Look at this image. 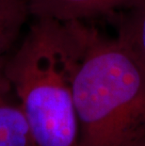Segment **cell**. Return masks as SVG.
Here are the masks:
<instances>
[{
  "mask_svg": "<svg viewBox=\"0 0 145 146\" xmlns=\"http://www.w3.org/2000/svg\"><path fill=\"white\" fill-rule=\"evenodd\" d=\"M138 146H145V141H143L140 144H138Z\"/></svg>",
  "mask_w": 145,
  "mask_h": 146,
  "instance_id": "cell-7",
  "label": "cell"
},
{
  "mask_svg": "<svg viewBox=\"0 0 145 146\" xmlns=\"http://www.w3.org/2000/svg\"><path fill=\"white\" fill-rule=\"evenodd\" d=\"M0 62V146H34L26 118Z\"/></svg>",
  "mask_w": 145,
  "mask_h": 146,
  "instance_id": "cell-4",
  "label": "cell"
},
{
  "mask_svg": "<svg viewBox=\"0 0 145 146\" xmlns=\"http://www.w3.org/2000/svg\"><path fill=\"white\" fill-rule=\"evenodd\" d=\"M91 27L83 22L34 18L4 73L34 146H78L73 79Z\"/></svg>",
  "mask_w": 145,
  "mask_h": 146,
  "instance_id": "cell-1",
  "label": "cell"
},
{
  "mask_svg": "<svg viewBox=\"0 0 145 146\" xmlns=\"http://www.w3.org/2000/svg\"><path fill=\"white\" fill-rule=\"evenodd\" d=\"M133 0H28L33 18L83 22L122 11Z\"/></svg>",
  "mask_w": 145,
  "mask_h": 146,
  "instance_id": "cell-3",
  "label": "cell"
},
{
  "mask_svg": "<svg viewBox=\"0 0 145 146\" xmlns=\"http://www.w3.org/2000/svg\"><path fill=\"white\" fill-rule=\"evenodd\" d=\"M78 146L145 141V68L118 39L91 29L73 79Z\"/></svg>",
  "mask_w": 145,
  "mask_h": 146,
  "instance_id": "cell-2",
  "label": "cell"
},
{
  "mask_svg": "<svg viewBox=\"0 0 145 146\" xmlns=\"http://www.w3.org/2000/svg\"><path fill=\"white\" fill-rule=\"evenodd\" d=\"M116 38L145 68V0H133L122 9Z\"/></svg>",
  "mask_w": 145,
  "mask_h": 146,
  "instance_id": "cell-5",
  "label": "cell"
},
{
  "mask_svg": "<svg viewBox=\"0 0 145 146\" xmlns=\"http://www.w3.org/2000/svg\"><path fill=\"white\" fill-rule=\"evenodd\" d=\"M30 16L28 0H0V62L14 49Z\"/></svg>",
  "mask_w": 145,
  "mask_h": 146,
  "instance_id": "cell-6",
  "label": "cell"
}]
</instances>
